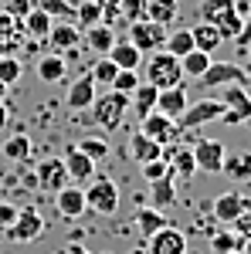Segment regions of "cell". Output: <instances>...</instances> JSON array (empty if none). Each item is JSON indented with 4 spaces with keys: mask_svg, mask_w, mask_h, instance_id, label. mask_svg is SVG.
Wrapping results in <instances>:
<instances>
[{
    "mask_svg": "<svg viewBox=\"0 0 251 254\" xmlns=\"http://www.w3.org/2000/svg\"><path fill=\"white\" fill-rule=\"evenodd\" d=\"M139 71H143V81H150L153 88H173L183 81V71H180V58L170 55V51H150L143 64H139Z\"/></svg>",
    "mask_w": 251,
    "mask_h": 254,
    "instance_id": "1",
    "label": "cell"
},
{
    "mask_svg": "<svg viewBox=\"0 0 251 254\" xmlns=\"http://www.w3.org/2000/svg\"><path fill=\"white\" fill-rule=\"evenodd\" d=\"M200 20L214 24L224 41H234L245 27V17L234 10V0H200Z\"/></svg>",
    "mask_w": 251,
    "mask_h": 254,
    "instance_id": "2",
    "label": "cell"
},
{
    "mask_svg": "<svg viewBox=\"0 0 251 254\" xmlns=\"http://www.w3.org/2000/svg\"><path fill=\"white\" fill-rule=\"evenodd\" d=\"M126 112H129V95L112 92V88L98 92L95 102H92V119L98 122V129H105V132H116L119 126L126 122Z\"/></svg>",
    "mask_w": 251,
    "mask_h": 254,
    "instance_id": "3",
    "label": "cell"
},
{
    "mask_svg": "<svg viewBox=\"0 0 251 254\" xmlns=\"http://www.w3.org/2000/svg\"><path fill=\"white\" fill-rule=\"evenodd\" d=\"M85 207L102 217H112L119 210V187L112 176H92L85 187Z\"/></svg>",
    "mask_w": 251,
    "mask_h": 254,
    "instance_id": "4",
    "label": "cell"
},
{
    "mask_svg": "<svg viewBox=\"0 0 251 254\" xmlns=\"http://www.w3.org/2000/svg\"><path fill=\"white\" fill-rule=\"evenodd\" d=\"M221 116H224V102H221V98H200V102H190L187 112L176 119V129H180V132L200 129V126H207V122H221Z\"/></svg>",
    "mask_w": 251,
    "mask_h": 254,
    "instance_id": "5",
    "label": "cell"
},
{
    "mask_svg": "<svg viewBox=\"0 0 251 254\" xmlns=\"http://www.w3.org/2000/svg\"><path fill=\"white\" fill-rule=\"evenodd\" d=\"M221 102H224V116H221V122H228V126H241V122H248V119H251V95H248L245 85H224Z\"/></svg>",
    "mask_w": 251,
    "mask_h": 254,
    "instance_id": "6",
    "label": "cell"
},
{
    "mask_svg": "<svg viewBox=\"0 0 251 254\" xmlns=\"http://www.w3.org/2000/svg\"><path fill=\"white\" fill-rule=\"evenodd\" d=\"M129 41H133L143 55L160 51V48L167 44V24H156V20H150V17L133 20V24H129Z\"/></svg>",
    "mask_w": 251,
    "mask_h": 254,
    "instance_id": "7",
    "label": "cell"
},
{
    "mask_svg": "<svg viewBox=\"0 0 251 254\" xmlns=\"http://www.w3.org/2000/svg\"><path fill=\"white\" fill-rule=\"evenodd\" d=\"M44 231V217L34 210V207H17V220L7 227V237L14 244H34Z\"/></svg>",
    "mask_w": 251,
    "mask_h": 254,
    "instance_id": "8",
    "label": "cell"
},
{
    "mask_svg": "<svg viewBox=\"0 0 251 254\" xmlns=\"http://www.w3.org/2000/svg\"><path fill=\"white\" fill-rule=\"evenodd\" d=\"M34 187L38 190H44V193H58V190H65L72 180H68V170H65V163H61V156H48L38 163V170H34Z\"/></svg>",
    "mask_w": 251,
    "mask_h": 254,
    "instance_id": "9",
    "label": "cell"
},
{
    "mask_svg": "<svg viewBox=\"0 0 251 254\" xmlns=\"http://www.w3.org/2000/svg\"><path fill=\"white\" fill-rule=\"evenodd\" d=\"M200 85L204 88H224V85H245L248 81V71L234 61H211V68L200 75Z\"/></svg>",
    "mask_w": 251,
    "mask_h": 254,
    "instance_id": "10",
    "label": "cell"
},
{
    "mask_svg": "<svg viewBox=\"0 0 251 254\" xmlns=\"http://www.w3.org/2000/svg\"><path fill=\"white\" fill-rule=\"evenodd\" d=\"M139 132H143V136H150L153 142H160V146H173L176 139H180L176 122L170 116H163V112H156V109L146 119H139Z\"/></svg>",
    "mask_w": 251,
    "mask_h": 254,
    "instance_id": "11",
    "label": "cell"
},
{
    "mask_svg": "<svg viewBox=\"0 0 251 254\" xmlns=\"http://www.w3.org/2000/svg\"><path fill=\"white\" fill-rule=\"evenodd\" d=\"M146 254H187V234L173 224H167L146 237Z\"/></svg>",
    "mask_w": 251,
    "mask_h": 254,
    "instance_id": "12",
    "label": "cell"
},
{
    "mask_svg": "<svg viewBox=\"0 0 251 254\" xmlns=\"http://www.w3.org/2000/svg\"><path fill=\"white\" fill-rule=\"evenodd\" d=\"M248 210H251V200L245 193H238V190H228V193L214 196V203H211L214 220H221V224H234L238 217H245Z\"/></svg>",
    "mask_w": 251,
    "mask_h": 254,
    "instance_id": "13",
    "label": "cell"
},
{
    "mask_svg": "<svg viewBox=\"0 0 251 254\" xmlns=\"http://www.w3.org/2000/svg\"><path fill=\"white\" fill-rule=\"evenodd\" d=\"M224 142L221 139H197L193 146V163H197V173H221V163H224Z\"/></svg>",
    "mask_w": 251,
    "mask_h": 254,
    "instance_id": "14",
    "label": "cell"
},
{
    "mask_svg": "<svg viewBox=\"0 0 251 254\" xmlns=\"http://www.w3.org/2000/svg\"><path fill=\"white\" fill-rule=\"evenodd\" d=\"M44 41H48L58 55H68V51L82 48V27H78L75 20H55Z\"/></svg>",
    "mask_w": 251,
    "mask_h": 254,
    "instance_id": "15",
    "label": "cell"
},
{
    "mask_svg": "<svg viewBox=\"0 0 251 254\" xmlns=\"http://www.w3.org/2000/svg\"><path fill=\"white\" fill-rule=\"evenodd\" d=\"M98 95V85L92 78V71H85L82 78H75L68 85V95H65V105L72 109V112H85V109H92V102Z\"/></svg>",
    "mask_w": 251,
    "mask_h": 254,
    "instance_id": "16",
    "label": "cell"
},
{
    "mask_svg": "<svg viewBox=\"0 0 251 254\" xmlns=\"http://www.w3.org/2000/svg\"><path fill=\"white\" fill-rule=\"evenodd\" d=\"M187 105H190V95H187V81H180L173 88H160V95H156V112H163V116L176 119L187 112Z\"/></svg>",
    "mask_w": 251,
    "mask_h": 254,
    "instance_id": "17",
    "label": "cell"
},
{
    "mask_svg": "<svg viewBox=\"0 0 251 254\" xmlns=\"http://www.w3.org/2000/svg\"><path fill=\"white\" fill-rule=\"evenodd\" d=\"M163 159L170 163V170H173V176L180 180V183H190L193 173H197V163H193V149H187V146H163Z\"/></svg>",
    "mask_w": 251,
    "mask_h": 254,
    "instance_id": "18",
    "label": "cell"
},
{
    "mask_svg": "<svg viewBox=\"0 0 251 254\" xmlns=\"http://www.w3.org/2000/svg\"><path fill=\"white\" fill-rule=\"evenodd\" d=\"M55 210H58L65 220H75V217H82L88 207H85V190L78 187V183H68L65 190H58L55 193Z\"/></svg>",
    "mask_w": 251,
    "mask_h": 254,
    "instance_id": "19",
    "label": "cell"
},
{
    "mask_svg": "<svg viewBox=\"0 0 251 254\" xmlns=\"http://www.w3.org/2000/svg\"><path fill=\"white\" fill-rule=\"evenodd\" d=\"M61 163H65V170H68V180H72V183H88V180L95 176V163L85 156L78 146H68L65 156H61Z\"/></svg>",
    "mask_w": 251,
    "mask_h": 254,
    "instance_id": "20",
    "label": "cell"
},
{
    "mask_svg": "<svg viewBox=\"0 0 251 254\" xmlns=\"http://www.w3.org/2000/svg\"><path fill=\"white\" fill-rule=\"evenodd\" d=\"M105 58L112 61L116 68H122V71H139V64H143V58H146V55H143V51H139L129 38H122V41L116 38V44L109 48V55H105Z\"/></svg>",
    "mask_w": 251,
    "mask_h": 254,
    "instance_id": "21",
    "label": "cell"
},
{
    "mask_svg": "<svg viewBox=\"0 0 251 254\" xmlns=\"http://www.w3.org/2000/svg\"><path fill=\"white\" fill-rule=\"evenodd\" d=\"M38 78L44 81V85H61V81L68 78V58L58 55V51L41 55L38 58Z\"/></svg>",
    "mask_w": 251,
    "mask_h": 254,
    "instance_id": "22",
    "label": "cell"
},
{
    "mask_svg": "<svg viewBox=\"0 0 251 254\" xmlns=\"http://www.w3.org/2000/svg\"><path fill=\"white\" fill-rule=\"evenodd\" d=\"M112 44H116V27H109V24H92L82 31V48H88L95 55H109Z\"/></svg>",
    "mask_w": 251,
    "mask_h": 254,
    "instance_id": "23",
    "label": "cell"
},
{
    "mask_svg": "<svg viewBox=\"0 0 251 254\" xmlns=\"http://www.w3.org/2000/svg\"><path fill=\"white\" fill-rule=\"evenodd\" d=\"M221 173L234 180V183H251V149H238V153H224Z\"/></svg>",
    "mask_w": 251,
    "mask_h": 254,
    "instance_id": "24",
    "label": "cell"
},
{
    "mask_svg": "<svg viewBox=\"0 0 251 254\" xmlns=\"http://www.w3.org/2000/svg\"><path fill=\"white\" fill-rule=\"evenodd\" d=\"M20 41H24V24L0 10V58L3 55H17Z\"/></svg>",
    "mask_w": 251,
    "mask_h": 254,
    "instance_id": "25",
    "label": "cell"
},
{
    "mask_svg": "<svg viewBox=\"0 0 251 254\" xmlns=\"http://www.w3.org/2000/svg\"><path fill=\"white\" fill-rule=\"evenodd\" d=\"M160 156H163V146H160V142H153L150 136H143L139 129L129 136V159H136L139 166L150 163V159H160Z\"/></svg>",
    "mask_w": 251,
    "mask_h": 254,
    "instance_id": "26",
    "label": "cell"
},
{
    "mask_svg": "<svg viewBox=\"0 0 251 254\" xmlns=\"http://www.w3.org/2000/svg\"><path fill=\"white\" fill-rule=\"evenodd\" d=\"M150 207H156V210H167V207H173L176 203V176L167 173L163 180H156V183H150Z\"/></svg>",
    "mask_w": 251,
    "mask_h": 254,
    "instance_id": "27",
    "label": "cell"
},
{
    "mask_svg": "<svg viewBox=\"0 0 251 254\" xmlns=\"http://www.w3.org/2000/svg\"><path fill=\"white\" fill-rule=\"evenodd\" d=\"M190 34H193V48H197V51H207V55H214V51L224 44L221 31H217L214 24H207V20H197L190 27Z\"/></svg>",
    "mask_w": 251,
    "mask_h": 254,
    "instance_id": "28",
    "label": "cell"
},
{
    "mask_svg": "<svg viewBox=\"0 0 251 254\" xmlns=\"http://www.w3.org/2000/svg\"><path fill=\"white\" fill-rule=\"evenodd\" d=\"M156 95L160 88H153L150 81H139V88L129 95V112H136V119H146L156 109Z\"/></svg>",
    "mask_w": 251,
    "mask_h": 254,
    "instance_id": "29",
    "label": "cell"
},
{
    "mask_svg": "<svg viewBox=\"0 0 251 254\" xmlns=\"http://www.w3.org/2000/svg\"><path fill=\"white\" fill-rule=\"evenodd\" d=\"M31 153H34V139L27 136V132H14V136L0 146V156H3V159H14V163L31 159Z\"/></svg>",
    "mask_w": 251,
    "mask_h": 254,
    "instance_id": "30",
    "label": "cell"
},
{
    "mask_svg": "<svg viewBox=\"0 0 251 254\" xmlns=\"http://www.w3.org/2000/svg\"><path fill=\"white\" fill-rule=\"evenodd\" d=\"M20 24H24V38H31V41H44V38H48V31H51V24H55V17H48L44 10L31 7V14L20 20Z\"/></svg>",
    "mask_w": 251,
    "mask_h": 254,
    "instance_id": "31",
    "label": "cell"
},
{
    "mask_svg": "<svg viewBox=\"0 0 251 254\" xmlns=\"http://www.w3.org/2000/svg\"><path fill=\"white\" fill-rule=\"evenodd\" d=\"M170 220H167V214L163 210H156V207H139L136 210V227H139V234L143 237H150V234H156L160 227H167Z\"/></svg>",
    "mask_w": 251,
    "mask_h": 254,
    "instance_id": "32",
    "label": "cell"
},
{
    "mask_svg": "<svg viewBox=\"0 0 251 254\" xmlns=\"http://www.w3.org/2000/svg\"><path fill=\"white\" fill-rule=\"evenodd\" d=\"M207 68H211V55H207V51H197V48H193V51H187V55L180 58V71H183V78L197 81Z\"/></svg>",
    "mask_w": 251,
    "mask_h": 254,
    "instance_id": "33",
    "label": "cell"
},
{
    "mask_svg": "<svg viewBox=\"0 0 251 254\" xmlns=\"http://www.w3.org/2000/svg\"><path fill=\"white\" fill-rule=\"evenodd\" d=\"M180 14V0H146V17L156 24H170Z\"/></svg>",
    "mask_w": 251,
    "mask_h": 254,
    "instance_id": "34",
    "label": "cell"
},
{
    "mask_svg": "<svg viewBox=\"0 0 251 254\" xmlns=\"http://www.w3.org/2000/svg\"><path fill=\"white\" fill-rule=\"evenodd\" d=\"M85 31V27H92V24H102V3L98 0H78L75 3V17H72Z\"/></svg>",
    "mask_w": 251,
    "mask_h": 254,
    "instance_id": "35",
    "label": "cell"
},
{
    "mask_svg": "<svg viewBox=\"0 0 251 254\" xmlns=\"http://www.w3.org/2000/svg\"><path fill=\"white\" fill-rule=\"evenodd\" d=\"M163 51H170V55H176V58H183L187 51H193V34H190V27L167 31V44H163Z\"/></svg>",
    "mask_w": 251,
    "mask_h": 254,
    "instance_id": "36",
    "label": "cell"
},
{
    "mask_svg": "<svg viewBox=\"0 0 251 254\" xmlns=\"http://www.w3.org/2000/svg\"><path fill=\"white\" fill-rule=\"evenodd\" d=\"M241 244H245V234H238V231H217L211 237L214 254H234V251H241Z\"/></svg>",
    "mask_w": 251,
    "mask_h": 254,
    "instance_id": "37",
    "label": "cell"
},
{
    "mask_svg": "<svg viewBox=\"0 0 251 254\" xmlns=\"http://www.w3.org/2000/svg\"><path fill=\"white\" fill-rule=\"evenodd\" d=\"M75 146L92 159V163H102V159L109 156V139H105V136H82Z\"/></svg>",
    "mask_w": 251,
    "mask_h": 254,
    "instance_id": "38",
    "label": "cell"
},
{
    "mask_svg": "<svg viewBox=\"0 0 251 254\" xmlns=\"http://www.w3.org/2000/svg\"><path fill=\"white\" fill-rule=\"evenodd\" d=\"M34 7L44 10L48 17H55V20H72L75 17V3H72V0H34Z\"/></svg>",
    "mask_w": 251,
    "mask_h": 254,
    "instance_id": "39",
    "label": "cell"
},
{
    "mask_svg": "<svg viewBox=\"0 0 251 254\" xmlns=\"http://www.w3.org/2000/svg\"><path fill=\"white\" fill-rule=\"evenodd\" d=\"M20 75H24V61L17 55H3L0 58V81L3 85H17Z\"/></svg>",
    "mask_w": 251,
    "mask_h": 254,
    "instance_id": "40",
    "label": "cell"
},
{
    "mask_svg": "<svg viewBox=\"0 0 251 254\" xmlns=\"http://www.w3.org/2000/svg\"><path fill=\"white\" fill-rule=\"evenodd\" d=\"M139 81H143V75H139V71H122V68H119L109 88H112V92H122V95H133L136 88H139Z\"/></svg>",
    "mask_w": 251,
    "mask_h": 254,
    "instance_id": "41",
    "label": "cell"
},
{
    "mask_svg": "<svg viewBox=\"0 0 251 254\" xmlns=\"http://www.w3.org/2000/svg\"><path fill=\"white\" fill-rule=\"evenodd\" d=\"M88 71H92V78H95V85H105V88H109V85H112V78H116V64H112V61L105 58V55H102V58L95 61V64H92V68H88Z\"/></svg>",
    "mask_w": 251,
    "mask_h": 254,
    "instance_id": "42",
    "label": "cell"
},
{
    "mask_svg": "<svg viewBox=\"0 0 251 254\" xmlns=\"http://www.w3.org/2000/svg\"><path fill=\"white\" fill-rule=\"evenodd\" d=\"M139 170H143V180H146V183H156V180H163L167 173H173V170H170V163H167L163 156H160V159H150V163H143Z\"/></svg>",
    "mask_w": 251,
    "mask_h": 254,
    "instance_id": "43",
    "label": "cell"
},
{
    "mask_svg": "<svg viewBox=\"0 0 251 254\" xmlns=\"http://www.w3.org/2000/svg\"><path fill=\"white\" fill-rule=\"evenodd\" d=\"M119 10H122V24L143 20L146 17V0H119Z\"/></svg>",
    "mask_w": 251,
    "mask_h": 254,
    "instance_id": "44",
    "label": "cell"
},
{
    "mask_svg": "<svg viewBox=\"0 0 251 254\" xmlns=\"http://www.w3.org/2000/svg\"><path fill=\"white\" fill-rule=\"evenodd\" d=\"M31 7H34V0H0V10L3 14H10V17L24 20L27 14H31Z\"/></svg>",
    "mask_w": 251,
    "mask_h": 254,
    "instance_id": "45",
    "label": "cell"
},
{
    "mask_svg": "<svg viewBox=\"0 0 251 254\" xmlns=\"http://www.w3.org/2000/svg\"><path fill=\"white\" fill-rule=\"evenodd\" d=\"M98 3H102V24H109V27L122 24V10H119V0H98Z\"/></svg>",
    "mask_w": 251,
    "mask_h": 254,
    "instance_id": "46",
    "label": "cell"
},
{
    "mask_svg": "<svg viewBox=\"0 0 251 254\" xmlns=\"http://www.w3.org/2000/svg\"><path fill=\"white\" fill-rule=\"evenodd\" d=\"M14 220H17V207L7 203V200H0V231H7Z\"/></svg>",
    "mask_w": 251,
    "mask_h": 254,
    "instance_id": "47",
    "label": "cell"
},
{
    "mask_svg": "<svg viewBox=\"0 0 251 254\" xmlns=\"http://www.w3.org/2000/svg\"><path fill=\"white\" fill-rule=\"evenodd\" d=\"M234 44H238V51H245V48L251 44V14L245 17V27H241V34L234 38Z\"/></svg>",
    "mask_w": 251,
    "mask_h": 254,
    "instance_id": "48",
    "label": "cell"
},
{
    "mask_svg": "<svg viewBox=\"0 0 251 254\" xmlns=\"http://www.w3.org/2000/svg\"><path fill=\"white\" fill-rule=\"evenodd\" d=\"M7 122H10V109L7 102H0V129H7Z\"/></svg>",
    "mask_w": 251,
    "mask_h": 254,
    "instance_id": "49",
    "label": "cell"
},
{
    "mask_svg": "<svg viewBox=\"0 0 251 254\" xmlns=\"http://www.w3.org/2000/svg\"><path fill=\"white\" fill-rule=\"evenodd\" d=\"M65 254H92V251H85V244H78V241H72V244L65 248Z\"/></svg>",
    "mask_w": 251,
    "mask_h": 254,
    "instance_id": "50",
    "label": "cell"
},
{
    "mask_svg": "<svg viewBox=\"0 0 251 254\" xmlns=\"http://www.w3.org/2000/svg\"><path fill=\"white\" fill-rule=\"evenodd\" d=\"M7 95H10V85H3V81H0V102H7Z\"/></svg>",
    "mask_w": 251,
    "mask_h": 254,
    "instance_id": "51",
    "label": "cell"
},
{
    "mask_svg": "<svg viewBox=\"0 0 251 254\" xmlns=\"http://www.w3.org/2000/svg\"><path fill=\"white\" fill-rule=\"evenodd\" d=\"M241 254H251V234H245V244H241Z\"/></svg>",
    "mask_w": 251,
    "mask_h": 254,
    "instance_id": "52",
    "label": "cell"
},
{
    "mask_svg": "<svg viewBox=\"0 0 251 254\" xmlns=\"http://www.w3.org/2000/svg\"><path fill=\"white\" fill-rule=\"evenodd\" d=\"M241 55H245V61H248V64H251V44H248V48H245V51H241Z\"/></svg>",
    "mask_w": 251,
    "mask_h": 254,
    "instance_id": "53",
    "label": "cell"
},
{
    "mask_svg": "<svg viewBox=\"0 0 251 254\" xmlns=\"http://www.w3.org/2000/svg\"><path fill=\"white\" fill-rule=\"evenodd\" d=\"M234 254H241V251H234Z\"/></svg>",
    "mask_w": 251,
    "mask_h": 254,
    "instance_id": "54",
    "label": "cell"
}]
</instances>
